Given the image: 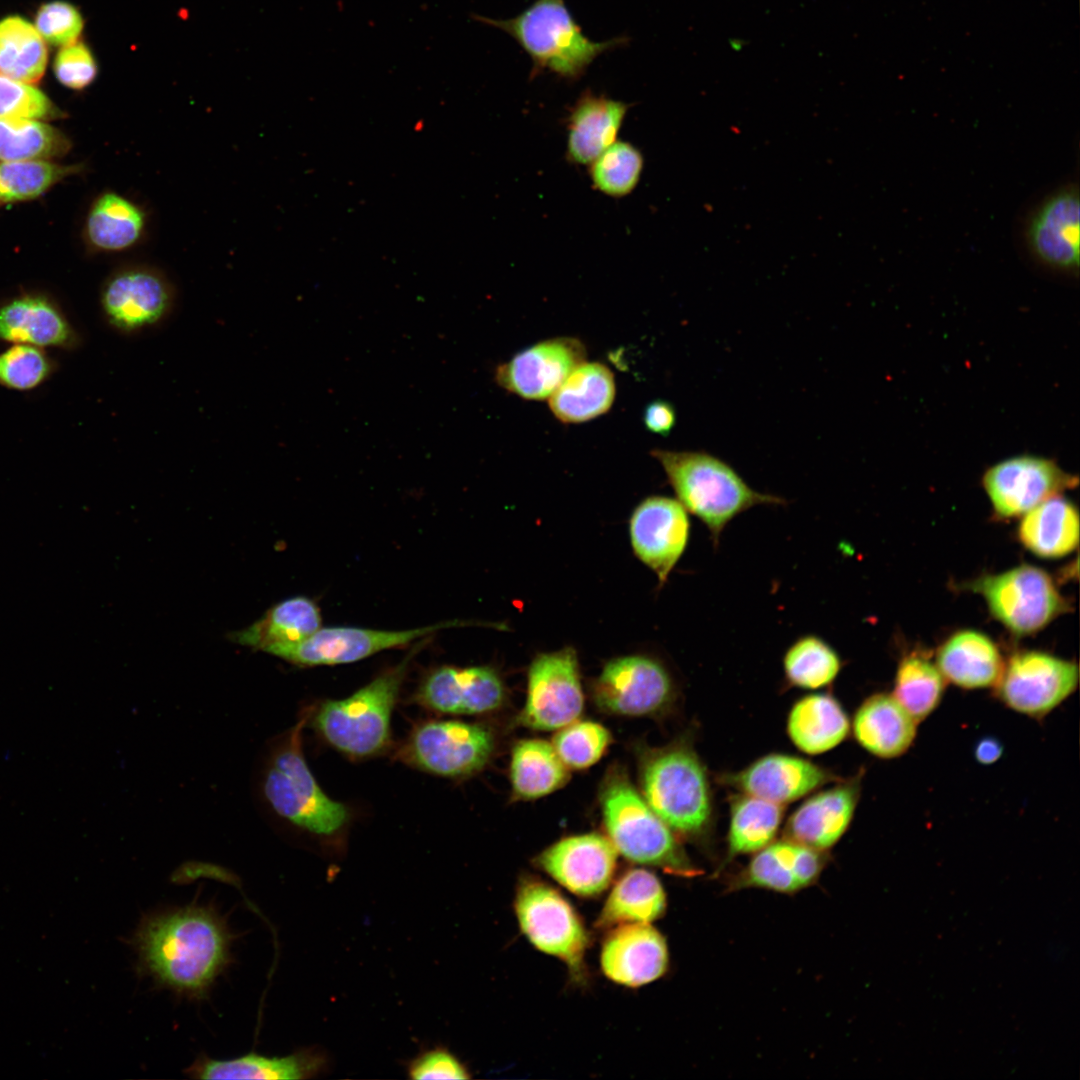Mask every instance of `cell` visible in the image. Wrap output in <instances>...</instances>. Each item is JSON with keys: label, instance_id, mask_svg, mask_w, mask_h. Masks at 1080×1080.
<instances>
[{"label": "cell", "instance_id": "cell-35", "mask_svg": "<svg viewBox=\"0 0 1080 1080\" xmlns=\"http://www.w3.org/2000/svg\"><path fill=\"white\" fill-rule=\"evenodd\" d=\"M148 214L143 206L116 192L101 194L86 220V237L93 248L121 252L137 246L146 235Z\"/></svg>", "mask_w": 1080, "mask_h": 1080}, {"label": "cell", "instance_id": "cell-5", "mask_svg": "<svg viewBox=\"0 0 1080 1080\" xmlns=\"http://www.w3.org/2000/svg\"><path fill=\"white\" fill-rule=\"evenodd\" d=\"M643 798L676 833L702 840L710 833L713 806L706 768L688 742L650 752L642 763Z\"/></svg>", "mask_w": 1080, "mask_h": 1080}, {"label": "cell", "instance_id": "cell-50", "mask_svg": "<svg viewBox=\"0 0 1080 1080\" xmlns=\"http://www.w3.org/2000/svg\"><path fill=\"white\" fill-rule=\"evenodd\" d=\"M407 1073L411 1079H469L466 1066L451 1051L434 1047L422 1051L409 1061Z\"/></svg>", "mask_w": 1080, "mask_h": 1080}, {"label": "cell", "instance_id": "cell-48", "mask_svg": "<svg viewBox=\"0 0 1080 1080\" xmlns=\"http://www.w3.org/2000/svg\"><path fill=\"white\" fill-rule=\"evenodd\" d=\"M34 26L45 42L63 47L78 41L84 21L73 5L53 1L40 7Z\"/></svg>", "mask_w": 1080, "mask_h": 1080}, {"label": "cell", "instance_id": "cell-37", "mask_svg": "<svg viewBox=\"0 0 1080 1080\" xmlns=\"http://www.w3.org/2000/svg\"><path fill=\"white\" fill-rule=\"evenodd\" d=\"M784 815L783 805L739 793L730 798L725 866L734 857L755 853L773 842Z\"/></svg>", "mask_w": 1080, "mask_h": 1080}, {"label": "cell", "instance_id": "cell-6", "mask_svg": "<svg viewBox=\"0 0 1080 1080\" xmlns=\"http://www.w3.org/2000/svg\"><path fill=\"white\" fill-rule=\"evenodd\" d=\"M600 803L609 839L625 858L679 877L702 874L622 771L605 778Z\"/></svg>", "mask_w": 1080, "mask_h": 1080}, {"label": "cell", "instance_id": "cell-30", "mask_svg": "<svg viewBox=\"0 0 1080 1080\" xmlns=\"http://www.w3.org/2000/svg\"><path fill=\"white\" fill-rule=\"evenodd\" d=\"M0 341L71 348L78 335L60 309L43 296L25 295L0 307Z\"/></svg>", "mask_w": 1080, "mask_h": 1080}, {"label": "cell", "instance_id": "cell-24", "mask_svg": "<svg viewBox=\"0 0 1080 1080\" xmlns=\"http://www.w3.org/2000/svg\"><path fill=\"white\" fill-rule=\"evenodd\" d=\"M603 973L615 983L640 987L660 978L669 963L663 935L650 923H627L610 929L600 955Z\"/></svg>", "mask_w": 1080, "mask_h": 1080}, {"label": "cell", "instance_id": "cell-36", "mask_svg": "<svg viewBox=\"0 0 1080 1080\" xmlns=\"http://www.w3.org/2000/svg\"><path fill=\"white\" fill-rule=\"evenodd\" d=\"M666 906V893L659 878L646 869H631L612 887L596 927L611 929L627 923H651L664 915Z\"/></svg>", "mask_w": 1080, "mask_h": 1080}, {"label": "cell", "instance_id": "cell-16", "mask_svg": "<svg viewBox=\"0 0 1080 1080\" xmlns=\"http://www.w3.org/2000/svg\"><path fill=\"white\" fill-rule=\"evenodd\" d=\"M982 485L994 514L1000 519H1010L1076 487L1078 478L1051 459L1020 455L989 467L983 474Z\"/></svg>", "mask_w": 1080, "mask_h": 1080}, {"label": "cell", "instance_id": "cell-14", "mask_svg": "<svg viewBox=\"0 0 1080 1080\" xmlns=\"http://www.w3.org/2000/svg\"><path fill=\"white\" fill-rule=\"evenodd\" d=\"M494 750V737L479 724L434 720L411 734L405 754L415 766L444 777L458 778L480 771Z\"/></svg>", "mask_w": 1080, "mask_h": 1080}, {"label": "cell", "instance_id": "cell-41", "mask_svg": "<svg viewBox=\"0 0 1080 1080\" xmlns=\"http://www.w3.org/2000/svg\"><path fill=\"white\" fill-rule=\"evenodd\" d=\"M946 682L936 663L920 652H912L898 663L892 695L919 723L941 703Z\"/></svg>", "mask_w": 1080, "mask_h": 1080}, {"label": "cell", "instance_id": "cell-25", "mask_svg": "<svg viewBox=\"0 0 1080 1080\" xmlns=\"http://www.w3.org/2000/svg\"><path fill=\"white\" fill-rule=\"evenodd\" d=\"M862 776L841 779L806 799L786 821L783 837L824 852L832 848L852 822Z\"/></svg>", "mask_w": 1080, "mask_h": 1080}, {"label": "cell", "instance_id": "cell-46", "mask_svg": "<svg viewBox=\"0 0 1080 1080\" xmlns=\"http://www.w3.org/2000/svg\"><path fill=\"white\" fill-rule=\"evenodd\" d=\"M52 362L42 348L12 344L0 353V385L27 391L42 384L51 374Z\"/></svg>", "mask_w": 1080, "mask_h": 1080}, {"label": "cell", "instance_id": "cell-12", "mask_svg": "<svg viewBox=\"0 0 1080 1080\" xmlns=\"http://www.w3.org/2000/svg\"><path fill=\"white\" fill-rule=\"evenodd\" d=\"M583 696L573 648L539 654L529 667L526 702L517 720L535 730L561 729L580 717Z\"/></svg>", "mask_w": 1080, "mask_h": 1080}, {"label": "cell", "instance_id": "cell-22", "mask_svg": "<svg viewBox=\"0 0 1080 1080\" xmlns=\"http://www.w3.org/2000/svg\"><path fill=\"white\" fill-rule=\"evenodd\" d=\"M1079 192L1067 186L1035 209L1026 227V241L1040 263L1062 272L1079 267Z\"/></svg>", "mask_w": 1080, "mask_h": 1080}, {"label": "cell", "instance_id": "cell-15", "mask_svg": "<svg viewBox=\"0 0 1080 1080\" xmlns=\"http://www.w3.org/2000/svg\"><path fill=\"white\" fill-rule=\"evenodd\" d=\"M463 625V621L449 620L405 630L321 627L308 639L278 649L272 655L298 666L347 664L427 638L440 630Z\"/></svg>", "mask_w": 1080, "mask_h": 1080}, {"label": "cell", "instance_id": "cell-31", "mask_svg": "<svg viewBox=\"0 0 1080 1080\" xmlns=\"http://www.w3.org/2000/svg\"><path fill=\"white\" fill-rule=\"evenodd\" d=\"M322 627L319 606L310 598L295 596L278 602L257 621L228 634L234 643L273 654L298 644Z\"/></svg>", "mask_w": 1080, "mask_h": 1080}, {"label": "cell", "instance_id": "cell-17", "mask_svg": "<svg viewBox=\"0 0 1080 1080\" xmlns=\"http://www.w3.org/2000/svg\"><path fill=\"white\" fill-rule=\"evenodd\" d=\"M629 530L635 554L656 574L660 585L665 584L689 543L688 511L677 499L651 496L634 510Z\"/></svg>", "mask_w": 1080, "mask_h": 1080}, {"label": "cell", "instance_id": "cell-40", "mask_svg": "<svg viewBox=\"0 0 1080 1080\" xmlns=\"http://www.w3.org/2000/svg\"><path fill=\"white\" fill-rule=\"evenodd\" d=\"M782 666L787 687L816 690L836 680L843 661L824 638L809 633L796 638L786 649Z\"/></svg>", "mask_w": 1080, "mask_h": 1080}, {"label": "cell", "instance_id": "cell-4", "mask_svg": "<svg viewBox=\"0 0 1080 1080\" xmlns=\"http://www.w3.org/2000/svg\"><path fill=\"white\" fill-rule=\"evenodd\" d=\"M311 712L294 725L269 752L260 776V791L272 811L311 834L330 837L348 823V808L320 788L302 750V730Z\"/></svg>", "mask_w": 1080, "mask_h": 1080}, {"label": "cell", "instance_id": "cell-13", "mask_svg": "<svg viewBox=\"0 0 1080 1080\" xmlns=\"http://www.w3.org/2000/svg\"><path fill=\"white\" fill-rule=\"evenodd\" d=\"M592 695L605 712L645 716L667 708L675 698L676 686L660 661L632 655L609 661L593 682Z\"/></svg>", "mask_w": 1080, "mask_h": 1080}, {"label": "cell", "instance_id": "cell-38", "mask_svg": "<svg viewBox=\"0 0 1080 1080\" xmlns=\"http://www.w3.org/2000/svg\"><path fill=\"white\" fill-rule=\"evenodd\" d=\"M510 778L514 795L532 800L558 790L567 782L569 773L553 745L527 739L512 750Z\"/></svg>", "mask_w": 1080, "mask_h": 1080}, {"label": "cell", "instance_id": "cell-33", "mask_svg": "<svg viewBox=\"0 0 1080 1080\" xmlns=\"http://www.w3.org/2000/svg\"><path fill=\"white\" fill-rule=\"evenodd\" d=\"M1022 516L1017 536L1032 554L1055 559L1067 556L1077 548L1078 509L1062 494L1046 499Z\"/></svg>", "mask_w": 1080, "mask_h": 1080}, {"label": "cell", "instance_id": "cell-34", "mask_svg": "<svg viewBox=\"0 0 1080 1080\" xmlns=\"http://www.w3.org/2000/svg\"><path fill=\"white\" fill-rule=\"evenodd\" d=\"M850 727L844 708L833 695L815 693L793 704L787 717L786 730L800 751L818 755L842 743Z\"/></svg>", "mask_w": 1080, "mask_h": 1080}, {"label": "cell", "instance_id": "cell-11", "mask_svg": "<svg viewBox=\"0 0 1080 1080\" xmlns=\"http://www.w3.org/2000/svg\"><path fill=\"white\" fill-rule=\"evenodd\" d=\"M1078 665L1039 650L1012 654L995 685L999 700L1009 709L1042 718L1063 703L1077 688Z\"/></svg>", "mask_w": 1080, "mask_h": 1080}, {"label": "cell", "instance_id": "cell-9", "mask_svg": "<svg viewBox=\"0 0 1080 1080\" xmlns=\"http://www.w3.org/2000/svg\"><path fill=\"white\" fill-rule=\"evenodd\" d=\"M100 303L104 319L113 331L137 337L170 319L176 305V291L162 271L134 264L110 275L102 288Z\"/></svg>", "mask_w": 1080, "mask_h": 1080}, {"label": "cell", "instance_id": "cell-20", "mask_svg": "<svg viewBox=\"0 0 1080 1080\" xmlns=\"http://www.w3.org/2000/svg\"><path fill=\"white\" fill-rule=\"evenodd\" d=\"M841 780L830 770L799 756L771 753L744 769L726 773L719 782L739 793L779 805L796 801L823 785Z\"/></svg>", "mask_w": 1080, "mask_h": 1080}, {"label": "cell", "instance_id": "cell-47", "mask_svg": "<svg viewBox=\"0 0 1080 1080\" xmlns=\"http://www.w3.org/2000/svg\"><path fill=\"white\" fill-rule=\"evenodd\" d=\"M55 114L49 98L33 84L0 75V119H44Z\"/></svg>", "mask_w": 1080, "mask_h": 1080}, {"label": "cell", "instance_id": "cell-42", "mask_svg": "<svg viewBox=\"0 0 1080 1080\" xmlns=\"http://www.w3.org/2000/svg\"><path fill=\"white\" fill-rule=\"evenodd\" d=\"M69 141L36 119H0V161L48 159L65 153Z\"/></svg>", "mask_w": 1080, "mask_h": 1080}, {"label": "cell", "instance_id": "cell-26", "mask_svg": "<svg viewBox=\"0 0 1080 1080\" xmlns=\"http://www.w3.org/2000/svg\"><path fill=\"white\" fill-rule=\"evenodd\" d=\"M629 108L623 101L584 91L567 117V160L589 165L617 140Z\"/></svg>", "mask_w": 1080, "mask_h": 1080}, {"label": "cell", "instance_id": "cell-1", "mask_svg": "<svg viewBox=\"0 0 1080 1080\" xmlns=\"http://www.w3.org/2000/svg\"><path fill=\"white\" fill-rule=\"evenodd\" d=\"M134 944L147 974L191 997L205 994L231 960V933L208 906L190 905L145 918Z\"/></svg>", "mask_w": 1080, "mask_h": 1080}, {"label": "cell", "instance_id": "cell-29", "mask_svg": "<svg viewBox=\"0 0 1080 1080\" xmlns=\"http://www.w3.org/2000/svg\"><path fill=\"white\" fill-rule=\"evenodd\" d=\"M935 663L946 681L962 689L976 690L995 687L1005 660L988 635L963 629L951 634L938 647Z\"/></svg>", "mask_w": 1080, "mask_h": 1080}, {"label": "cell", "instance_id": "cell-49", "mask_svg": "<svg viewBox=\"0 0 1080 1080\" xmlns=\"http://www.w3.org/2000/svg\"><path fill=\"white\" fill-rule=\"evenodd\" d=\"M54 72L64 86L80 90L90 85L97 75V64L90 49L76 41L61 47L54 60Z\"/></svg>", "mask_w": 1080, "mask_h": 1080}, {"label": "cell", "instance_id": "cell-10", "mask_svg": "<svg viewBox=\"0 0 1080 1080\" xmlns=\"http://www.w3.org/2000/svg\"><path fill=\"white\" fill-rule=\"evenodd\" d=\"M522 933L539 951L562 960L580 975L588 946L585 927L572 905L540 880L521 881L514 901Z\"/></svg>", "mask_w": 1080, "mask_h": 1080}, {"label": "cell", "instance_id": "cell-21", "mask_svg": "<svg viewBox=\"0 0 1080 1080\" xmlns=\"http://www.w3.org/2000/svg\"><path fill=\"white\" fill-rule=\"evenodd\" d=\"M505 688L489 666H440L426 675L416 693L422 706L441 713L479 715L499 709Z\"/></svg>", "mask_w": 1080, "mask_h": 1080}, {"label": "cell", "instance_id": "cell-32", "mask_svg": "<svg viewBox=\"0 0 1080 1080\" xmlns=\"http://www.w3.org/2000/svg\"><path fill=\"white\" fill-rule=\"evenodd\" d=\"M616 394L612 371L599 362H582L548 398L549 408L562 423H582L605 414Z\"/></svg>", "mask_w": 1080, "mask_h": 1080}, {"label": "cell", "instance_id": "cell-3", "mask_svg": "<svg viewBox=\"0 0 1080 1080\" xmlns=\"http://www.w3.org/2000/svg\"><path fill=\"white\" fill-rule=\"evenodd\" d=\"M474 20L510 35L530 57V80L541 73L577 81L601 54L624 46L629 39L616 37L603 42L588 38L575 21L564 0H535L509 19L473 15Z\"/></svg>", "mask_w": 1080, "mask_h": 1080}, {"label": "cell", "instance_id": "cell-44", "mask_svg": "<svg viewBox=\"0 0 1080 1080\" xmlns=\"http://www.w3.org/2000/svg\"><path fill=\"white\" fill-rule=\"evenodd\" d=\"M43 159L0 162V200L33 199L72 171Z\"/></svg>", "mask_w": 1080, "mask_h": 1080}, {"label": "cell", "instance_id": "cell-18", "mask_svg": "<svg viewBox=\"0 0 1080 1080\" xmlns=\"http://www.w3.org/2000/svg\"><path fill=\"white\" fill-rule=\"evenodd\" d=\"M586 360L584 344L574 337L538 342L495 369V382L527 400L548 399L565 378Z\"/></svg>", "mask_w": 1080, "mask_h": 1080}, {"label": "cell", "instance_id": "cell-39", "mask_svg": "<svg viewBox=\"0 0 1080 1080\" xmlns=\"http://www.w3.org/2000/svg\"><path fill=\"white\" fill-rule=\"evenodd\" d=\"M47 59L46 42L34 24L19 16L0 21V75L34 85L44 75Z\"/></svg>", "mask_w": 1080, "mask_h": 1080}, {"label": "cell", "instance_id": "cell-51", "mask_svg": "<svg viewBox=\"0 0 1080 1080\" xmlns=\"http://www.w3.org/2000/svg\"><path fill=\"white\" fill-rule=\"evenodd\" d=\"M643 422L648 431L666 436L676 424L675 408L665 400H655L646 406Z\"/></svg>", "mask_w": 1080, "mask_h": 1080}, {"label": "cell", "instance_id": "cell-7", "mask_svg": "<svg viewBox=\"0 0 1080 1080\" xmlns=\"http://www.w3.org/2000/svg\"><path fill=\"white\" fill-rule=\"evenodd\" d=\"M415 653L417 649L352 695L327 700L314 710L313 725L322 737L349 756L381 752L389 742L392 711Z\"/></svg>", "mask_w": 1080, "mask_h": 1080}, {"label": "cell", "instance_id": "cell-28", "mask_svg": "<svg viewBox=\"0 0 1080 1080\" xmlns=\"http://www.w3.org/2000/svg\"><path fill=\"white\" fill-rule=\"evenodd\" d=\"M918 722L892 694L876 693L857 708L852 732L868 753L893 759L906 753L916 738Z\"/></svg>", "mask_w": 1080, "mask_h": 1080}, {"label": "cell", "instance_id": "cell-19", "mask_svg": "<svg viewBox=\"0 0 1080 1080\" xmlns=\"http://www.w3.org/2000/svg\"><path fill=\"white\" fill-rule=\"evenodd\" d=\"M618 852L609 838L587 833L564 838L542 851L536 864L580 897H594L610 885Z\"/></svg>", "mask_w": 1080, "mask_h": 1080}, {"label": "cell", "instance_id": "cell-27", "mask_svg": "<svg viewBox=\"0 0 1080 1080\" xmlns=\"http://www.w3.org/2000/svg\"><path fill=\"white\" fill-rule=\"evenodd\" d=\"M328 1057L319 1048H303L283 1057L249 1053L230 1060L199 1056L185 1073L196 1079H310L327 1071Z\"/></svg>", "mask_w": 1080, "mask_h": 1080}, {"label": "cell", "instance_id": "cell-8", "mask_svg": "<svg viewBox=\"0 0 1080 1080\" xmlns=\"http://www.w3.org/2000/svg\"><path fill=\"white\" fill-rule=\"evenodd\" d=\"M967 588L980 594L990 614L1016 636L1039 632L1070 609L1053 578L1034 565L980 576Z\"/></svg>", "mask_w": 1080, "mask_h": 1080}, {"label": "cell", "instance_id": "cell-45", "mask_svg": "<svg viewBox=\"0 0 1080 1080\" xmlns=\"http://www.w3.org/2000/svg\"><path fill=\"white\" fill-rule=\"evenodd\" d=\"M610 742L611 735L604 726L581 721L561 728L552 745L567 767L584 769L602 757Z\"/></svg>", "mask_w": 1080, "mask_h": 1080}, {"label": "cell", "instance_id": "cell-2", "mask_svg": "<svg viewBox=\"0 0 1080 1080\" xmlns=\"http://www.w3.org/2000/svg\"><path fill=\"white\" fill-rule=\"evenodd\" d=\"M677 500L707 528L716 550L727 525L756 506H783L785 498L753 489L727 462L706 451L654 449Z\"/></svg>", "mask_w": 1080, "mask_h": 1080}, {"label": "cell", "instance_id": "cell-43", "mask_svg": "<svg viewBox=\"0 0 1080 1080\" xmlns=\"http://www.w3.org/2000/svg\"><path fill=\"white\" fill-rule=\"evenodd\" d=\"M644 166L641 151L616 140L589 164L593 187L610 197H624L638 185Z\"/></svg>", "mask_w": 1080, "mask_h": 1080}, {"label": "cell", "instance_id": "cell-52", "mask_svg": "<svg viewBox=\"0 0 1080 1080\" xmlns=\"http://www.w3.org/2000/svg\"><path fill=\"white\" fill-rule=\"evenodd\" d=\"M1003 753L1001 743L993 737L982 738L975 746L976 760L983 765H990L1000 759Z\"/></svg>", "mask_w": 1080, "mask_h": 1080}, {"label": "cell", "instance_id": "cell-23", "mask_svg": "<svg viewBox=\"0 0 1080 1080\" xmlns=\"http://www.w3.org/2000/svg\"><path fill=\"white\" fill-rule=\"evenodd\" d=\"M825 864L824 851L783 837L755 852L748 864L730 880L728 891L762 888L793 894L813 885Z\"/></svg>", "mask_w": 1080, "mask_h": 1080}]
</instances>
